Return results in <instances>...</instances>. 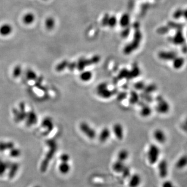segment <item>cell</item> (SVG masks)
I'll use <instances>...</instances> for the list:
<instances>
[{"label":"cell","instance_id":"cell-1","mask_svg":"<svg viewBox=\"0 0 187 187\" xmlns=\"http://www.w3.org/2000/svg\"><path fill=\"white\" fill-rule=\"evenodd\" d=\"M142 34L138 30H136L134 34V40L131 43L126 46L124 49V53L126 55H129L133 51H135L138 48L140 41L142 40Z\"/></svg>","mask_w":187,"mask_h":187},{"label":"cell","instance_id":"cell-2","mask_svg":"<svg viewBox=\"0 0 187 187\" xmlns=\"http://www.w3.org/2000/svg\"><path fill=\"white\" fill-rule=\"evenodd\" d=\"M160 155V149L155 144H151L149 147L147 153L149 163L151 165H154L158 162Z\"/></svg>","mask_w":187,"mask_h":187},{"label":"cell","instance_id":"cell-3","mask_svg":"<svg viewBox=\"0 0 187 187\" xmlns=\"http://www.w3.org/2000/svg\"><path fill=\"white\" fill-rule=\"evenodd\" d=\"M100 60V58L98 55L94 56L89 59H87L84 58H81L78 60V62L76 63V68L79 71H82L84 70L85 68H86L87 66L97 64Z\"/></svg>","mask_w":187,"mask_h":187},{"label":"cell","instance_id":"cell-4","mask_svg":"<svg viewBox=\"0 0 187 187\" xmlns=\"http://www.w3.org/2000/svg\"><path fill=\"white\" fill-rule=\"evenodd\" d=\"M107 87L108 85L107 83H102L99 84L97 87V92L99 96H100L103 98H109L117 92V89H114L113 91H110L107 89Z\"/></svg>","mask_w":187,"mask_h":187},{"label":"cell","instance_id":"cell-5","mask_svg":"<svg viewBox=\"0 0 187 187\" xmlns=\"http://www.w3.org/2000/svg\"><path fill=\"white\" fill-rule=\"evenodd\" d=\"M156 101L157 102L156 110L158 112L161 114H166L169 111L170 106L163 97L158 95L156 97Z\"/></svg>","mask_w":187,"mask_h":187},{"label":"cell","instance_id":"cell-6","mask_svg":"<svg viewBox=\"0 0 187 187\" xmlns=\"http://www.w3.org/2000/svg\"><path fill=\"white\" fill-rule=\"evenodd\" d=\"M80 129L88 138L91 139H93L95 138L96 132L88 124L85 122L82 123L80 124Z\"/></svg>","mask_w":187,"mask_h":187},{"label":"cell","instance_id":"cell-7","mask_svg":"<svg viewBox=\"0 0 187 187\" xmlns=\"http://www.w3.org/2000/svg\"><path fill=\"white\" fill-rule=\"evenodd\" d=\"M158 175L162 178H165L169 174V165L167 161L165 160L160 161L158 163Z\"/></svg>","mask_w":187,"mask_h":187},{"label":"cell","instance_id":"cell-8","mask_svg":"<svg viewBox=\"0 0 187 187\" xmlns=\"http://www.w3.org/2000/svg\"><path fill=\"white\" fill-rule=\"evenodd\" d=\"M142 177L138 173L131 175L129 177V187H139L142 183Z\"/></svg>","mask_w":187,"mask_h":187},{"label":"cell","instance_id":"cell-9","mask_svg":"<svg viewBox=\"0 0 187 187\" xmlns=\"http://www.w3.org/2000/svg\"><path fill=\"white\" fill-rule=\"evenodd\" d=\"M177 54L174 51H161L158 54V57L165 61H171L177 57Z\"/></svg>","mask_w":187,"mask_h":187},{"label":"cell","instance_id":"cell-10","mask_svg":"<svg viewBox=\"0 0 187 187\" xmlns=\"http://www.w3.org/2000/svg\"><path fill=\"white\" fill-rule=\"evenodd\" d=\"M154 137L158 142L164 144L166 141V136L164 132L161 130H156L154 132Z\"/></svg>","mask_w":187,"mask_h":187},{"label":"cell","instance_id":"cell-11","mask_svg":"<svg viewBox=\"0 0 187 187\" xmlns=\"http://www.w3.org/2000/svg\"><path fill=\"white\" fill-rule=\"evenodd\" d=\"M12 30V26L9 23H4L0 26V34L2 36L6 37L10 35Z\"/></svg>","mask_w":187,"mask_h":187},{"label":"cell","instance_id":"cell-12","mask_svg":"<svg viewBox=\"0 0 187 187\" xmlns=\"http://www.w3.org/2000/svg\"><path fill=\"white\" fill-rule=\"evenodd\" d=\"M126 165L125 162H123L117 160L113 163L112 169L114 172L117 174H121L124 169H125Z\"/></svg>","mask_w":187,"mask_h":187},{"label":"cell","instance_id":"cell-13","mask_svg":"<svg viewBox=\"0 0 187 187\" xmlns=\"http://www.w3.org/2000/svg\"><path fill=\"white\" fill-rule=\"evenodd\" d=\"M113 132L118 139L122 140L123 139L124 136L123 128L120 124H115L113 126Z\"/></svg>","mask_w":187,"mask_h":187},{"label":"cell","instance_id":"cell-14","mask_svg":"<svg viewBox=\"0 0 187 187\" xmlns=\"http://www.w3.org/2000/svg\"><path fill=\"white\" fill-rule=\"evenodd\" d=\"M185 64V60L182 57H176L173 60V68L178 70L183 67Z\"/></svg>","mask_w":187,"mask_h":187},{"label":"cell","instance_id":"cell-15","mask_svg":"<svg viewBox=\"0 0 187 187\" xmlns=\"http://www.w3.org/2000/svg\"><path fill=\"white\" fill-rule=\"evenodd\" d=\"M140 74V70L138 67L137 65L134 64V66L132 68V70L129 71L128 76V80H132L133 78H136L138 77Z\"/></svg>","mask_w":187,"mask_h":187},{"label":"cell","instance_id":"cell-16","mask_svg":"<svg viewBox=\"0 0 187 187\" xmlns=\"http://www.w3.org/2000/svg\"><path fill=\"white\" fill-rule=\"evenodd\" d=\"M35 19V15L31 12H27L23 17V23L26 25H31L34 22Z\"/></svg>","mask_w":187,"mask_h":187},{"label":"cell","instance_id":"cell-17","mask_svg":"<svg viewBox=\"0 0 187 187\" xmlns=\"http://www.w3.org/2000/svg\"><path fill=\"white\" fill-rule=\"evenodd\" d=\"M58 169L60 173H62V174L66 175L70 172L71 170V166L70 164H69V162H61V163L59 165Z\"/></svg>","mask_w":187,"mask_h":187},{"label":"cell","instance_id":"cell-18","mask_svg":"<svg viewBox=\"0 0 187 187\" xmlns=\"http://www.w3.org/2000/svg\"><path fill=\"white\" fill-rule=\"evenodd\" d=\"M110 136V130L107 128H105L101 132L100 134L99 135V139L101 142H104L109 139Z\"/></svg>","mask_w":187,"mask_h":187},{"label":"cell","instance_id":"cell-19","mask_svg":"<svg viewBox=\"0 0 187 187\" xmlns=\"http://www.w3.org/2000/svg\"><path fill=\"white\" fill-rule=\"evenodd\" d=\"M187 165V155L181 156L176 164V166L178 169H183Z\"/></svg>","mask_w":187,"mask_h":187},{"label":"cell","instance_id":"cell-20","mask_svg":"<svg viewBox=\"0 0 187 187\" xmlns=\"http://www.w3.org/2000/svg\"><path fill=\"white\" fill-rule=\"evenodd\" d=\"M129 157V153L125 149L120 150L117 154V160L125 162Z\"/></svg>","mask_w":187,"mask_h":187},{"label":"cell","instance_id":"cell-21","mask_svg":"<svg viewBox=\"0 0 187 187\" xmlns=\"http://www.w3.org/2000/svg\"><path fill=\"white\" fill-rule=\"evenodd\" d=\"M55 26V21L53 17H49L45 21V27L48 30L51 31L54 28Z\"/></svg>","mask_w":187,"mask_h":187},{"label":"cell","instance_id":"cell-22","mask_svg":"<svg viewBox=\"0 0 187 187\" xmlns=\"http://www.w3.org/2000/svg\"><path fill=\"white\" fill-rule=\"evenodd\" d=\"M142 108L140 111L141 115L144 117H148L152 113V110L151 107H149L148 105L144 104L142 106Z\"/></svg>","mask_w":187,"mask_h":187},{"label":"cell","instance_id":"cell-23","mask_svg":"<svg viewBox=\"0 0 187 187\" xmlns=\"http://www.w3.org/2000/svg\"><path fill=\"white\" fill-rule=\"evenodd\" d=\"M130 103L132 105H135L139 101V96L135 91H132L130 95Z\"/></svg>","mask_w":187,"mask_h":187},{"label":"cell","instance_id":"cell-24","mask_svg":"<svg viewBox=\"0 0 187 187\" xmlns=\"http://www.w3.org/2000/svg\"><path fill=\"white\" fill-rule=\"evenodd\" d=\"M93 76L92 73L89 71H85L81 73L80 75V78L81 80L84 82H87L91 80Z\"/></svg>","mask_w":187,"mask_h":187},{"label":"cell","instance_id":"cell-25","mask_svg":"<svg viewBox=\"0 0 187 187\" xmlns=\"http://www.w3.org/2000/svg\"><path fill=\"white\" fill-rule=\"evenodd\" d=\"M156 89H157V87L156 85L154 84H151L145 87L144 89V92L147 94H151V93L156 91Z\"/></svg>","mask_w":187,"mask_h":187},{"label":"cell","instance_id":"cell-26","mask_svg":"<svg viewBox=\"0 0 187 187\" xmlns=\"http://www.w3.org/2000/svg\"><path fill=\"white\" fill-rule=\"evenodd\" d=\"M129 23H130V16L126 14H124L120 19V25H121L122 27H125L128 26Z\"/></svg>","mask_w":187,"mask_h":187},{"label":"cell","instance_id":"cell-27","mask_svg":"<svg viewBox=\"0 0 187 187\" xmlns=\"http://www.w3.org/2000/svg\"><path fill=\"white\" fill-rule=\"evenodd\" d=\"M128 73H129V70H128L126 68H124L123 69H122L118 74L117 79L118 80H122V79L125 78L127 79L128 76Z\"/></svg>","mask_w":187,"mask_h":187},{"label":"cell","instance_id":"cell-28","mask_svg":"<svg viewBox=\"0 0 187 187\" xmlns=\"http://www.w3.org/2000/svg\"><path fill=\"white\" fill-rule=\"evenodd\" d=\"M69 62L66 60H64L63 62H62L61 63H60L59 65H58L56 69L58 71H62V70H64L66 67H68Z\"/></svg>","mask_w":187,"mask_h":187},{"label":"cell","instance_id":"cell-29","mask_svg":"<svg viewBox=\"0 0 187 187\" xmlns=\"http://www.w3.org/2000/svg\"><path fill=\"white\" fill-rule=\"evenodd\" d=\"M140 97L142 98L144 100L146 101L148 103H151L153 101V98L150 95V94H147V93H142L140 94Z\"/></svg>","mask_w":187,"mask_h":187},{"label":"cell","instance_id":"cell-30","mask_svg":"<svg viewBox=\"0 0 187 187\" xmlns=\"http://www.w3.org/2000/svg\"><path fill=\"white\" fill-rule=\"evenodd\" d=\"M121 174L123 177L124 178H129L130 176L131 175V172L130 168L126 166L125 169H124L123 171L122 172Z\"/></svg>","mask_w":187,"mask_h":187},{"label":"cell","instance_id":"cell-31","mask_svg":"<svg viewBox=\"0 0 187 187\" xmlns=\"http://www.w3.org/2000/svg\"><path fill=\"white\" fill-rule=\"evenodd\" d=\"M145 87H146L145 84L143 82H142V81H139V82L136 83L134 85L135 89H137V90H139V91L144 90V89Z\"/></svg>","mask_w":187,"mask_h":187},{"label":"cell","instance_id":"cell-32","mask_svg":"<svg viewBox=\"0 0 187 187\" xmlns=\"http://www.w3.org/2000/svg\"><path fill=\"white\" fill-rule=\"evenodd\" d=\"M117 19L115 17H111L110 18H109L107 25H108L110 27H114L115 26L117 23Z\"/></svg>","mask_w":187,"mask_h":187},{"label":"cell","instance_id":"cell-33","mask_svg":"<svg viewBox=\"0 0 187 187\" xmlns=\"http://www.w3.org/2000/svg\"><path fill=\"white\" fill-rule=\"evenodd\" d=\"M128 94L125 92H122L119 93L117 96V100L119 101H121L127 98Z\"/></svg>","mask_w":187,"mask_h":187},{"label":"cell","instance_id":"cell-34","mask_svg":"<svg viewBox=\"0 0 187 187\" xmlns=\"http://www.w3.org/2000/svg\"><path fill=\"white\" fill-rule=\"evenodd\" d=\"M61 162H69L70 160V156L68 154H62L60 158Z\"/></svg>","mask_w":187,"mask_h":187},{"label":"cell","instance_id":"cell-35","mask_svg":"<svg viewBox=\"0 0 187 187\" xmlns=\"http://www.w3.org/2000/svg\"><path fill=\"white\" fill-rule=\"evenodd\" d=\"M162 187H175V186L172 182L169 180H166L163 183Z\"/></svg>","mask_w":187,"mask_h":187},{"label":"cell","instance_id":"cell-36","mask_svg":"<svg viewBox=\"0 0 187 187\" xmlns=\"http://www.w3.org/2000/svg\"><path fill=\"white\" fill-rule=\"evenodd\" d=\"M68 67L69 69V70H71V71H73V70H74L75 69V68H76V62H71V63H69L68 64Z\"/></svg>","mask_w":187,"mask_h":187},{"label":"cell","instance_id":"cell-37","mask_svg":"<svg viewBox=\"0 0 187 187\" xmlns=\"http://www.w3.org/2000/svg\"><path fill=\"white\" fill-rule=\"evenodd\" d=\"M129 32H130V30H128V29H125L122 33V35L123 37H128V35L129 34Z\"/></svg>","mask_w":187,"mask_h":187},{"label":"cell","instance_id":"cell-38","mask_svg":"<svg viewBox=\"0 0 187 187\" xmlns=\"http://www.w3.org/2000/svg\"><path fill=\"white\" fill-rule=\"evenodd\" d=\"M183 16L185 17V18L187 20V9L183 11Z\"/></svg>","mask_w":187,"mask_h":187}]
</instances>
